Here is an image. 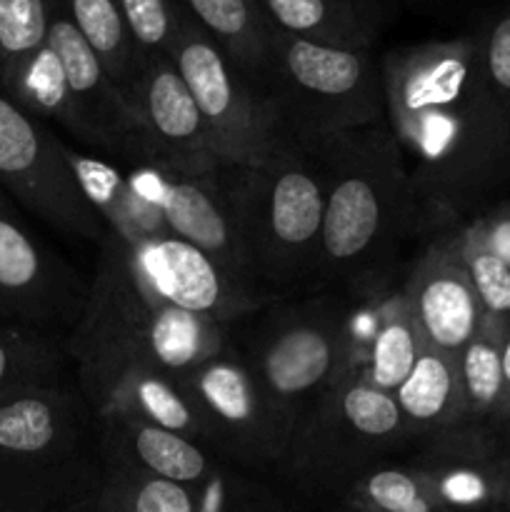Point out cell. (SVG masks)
<instances>
[{
	"label": "cell",
	"mask_w": 510,
	"mask_h": 512,
	"mask_svg": "<svg viewBox=\"0 0 510 512\" xmlns=\"http://www.w3.org/2000/svg\"><path fill=\"white\" fill-rule=\"evenodd\" d=\"M385 120L403 150L418 233L465 223L510 170V120L483 83L475 33L400 45L380 58Z\"/></svg>",
	"instance_id": "cell-1"
},
{
	"label": "cell",
	"mask_w": 510,
	"mask_h": 512,
	"mask_svg": "<svg viewBox=\"0 0 510 512\" xmlns=\"http://www.w3.org/2000/svg\"><path fill=\"white\" fill-rule=\"evenodd\" d=\"M323 178V233L315 275L365 288L400 238L418 233L413 183L388 120L325 143L313 155Z\"/></svg>",
	"instance_id": "cell-2"
},
{
	"label": "cell",
	"mask_w": 510,
	"mask_h": 512,
	"mask_svg": "<svg viewBox=\"0 0 510 512\" xmlns=\"http://www.w3.org/2000/svg\"><path fill=\"white\" fill-rule=\"evenodd\" d=\"M98 418L78 380L55 378L0 400V490L48 510L98 495Z\"/></svg>",
	"instance_id": "cell-3"
},
{
	"label": "cell",
	"mask_w": 510,
	"mask_h": 512,
	"mask_svg": "<svg viewBox=\"0 0 510 512\" xmlns=\"http://www.w3.org/2000/svg\"><path fill=\"white\" fill-rule=\"evenodd\" d=\"M225 345L228 325L155 303L98 248L95 278L65 353L75 363L120 360L183 380Z\"/></svg>",
	"instance_id": "cell-4"
},
{
	"label": "cell",
	"mask_w": 510,
	"mask_h": 512,
	"mask_svg": "<svg viewBox=\"0 0 510 512\" xmlns=\"http://www.w3.org/2000/svg\"><path fill=\"white\" fill-rule=\"evenodd\" d=\"M218 183L258 288L315 275L325 198L313 155L285 148L258 165H220Z\"/></svg>",
	"instance_id": "cell-5"
},
{
	"label": "cell",
	"mask_w": 510,
	"mask_h": 512,
	"mask_svg": "<svg viewBox=\"0 0 510 512\" xmlns=\"http://www.w3.org/2000/svg\"><path fill=\"white\" fill-rule=\"evenodd\" d=\"M265 95L288 143L308 155L338 135L385 123L383 75L373 50L328 48L275 28Z\"/></svg>",
	"instance_id": "cell-6"
},
{
	"label": "cell",
	"mask_w": 510,
	"mask_h": 512,
	"mask_svg": "<svg viewBox=\"0 0 510 512\" xmlns=\"http://www.w3.org/2000/svg\"><path fill=\"white\" fill-rule=\"evenodd\" d=\"M408 443L413 435L393 395L350 370L305 410L278 470L308 493L340 498Z\"/></svg>",
	"instance_id": "cell-7"
},
{
	"label": "cell",
	"mask_w": 510,
	"mask_h": 512,
	"mask_svg": "<svg viewBox=\"0 0 510 512\" xmlns=\"http://www.w3.org/2000/svg\"><path fill=\"white\" fill-rule=\"evenodd\" d=\"M168 58L195 98L220 163L258 165L293 148L268 95L240 73L185 10H180L178 35Z\"/></svg>",
	"instance_id": "cell-8"
},
{
	"label": "cell",
	"mask_w": 510,
	"mask_h": 512,
	"mask_svg": "<svg viewBox=\"0 0 510 512\" xmlns=\"http://www.w3.org/2000/svg\"><path fill=\"white\" fill-rule=\"evenodd\" d=\"M245 360L295 433L315 398L353 368L350 310L333 300H310L270 315Z\"/></svg>",
	"instance_id": "cell-9"
},
{
	"label": "cell",
	"mask_w": 510,
	"mask_h": 512,
	"mask_svg": "<svg viewBox=\"0 0 510 512\" xmlns=\"http://www.w3.org/2000/svg\"><path fill=\"white\" fill-rule=\"evenodd\" d=\"M210 435V453L245 470L278 468L293 425L260 388L243 353L225 345L180 380Z\"/></svg>",
	"instance_id": "cell-10"
},
{
	"label": "cell",
	"mask_w": 510,
	"mask_h": 512,
	"mask_svg": "<svg viewBox=\"0 0 510 512\" xmlns=\"http://www.w3.org/2000/svg\"><path fill=\"white\" fill-rule=\"evenodd\" d=\"M0 188L53 228L100 245L108 235L65 158L60 140L40 118L0 90Z\"/></svg>",
	"instance_id": "cell-11"
},
{
	"label": "cell",
	"mask_w": 510,
	"mask_h": 512,
	"mask_svg": "<svg viewBox=\"0 0 510 512\" xmlns=\"http://www.w3.org/2000/svg\"><path fill=\"white\" fill-rule=\"evenodd\" d=\"M98 248L155 303L225 325L248 318L263 303L260 290L235 280L215 260L175 235L125 245L108 233Z\"/></svg>",
	"instance_id": "cell-12"
},
{
	"label": "cell",
	"mask_w": 510,
	"mask_h": 512,
	"mask_svg": "<svg viewBox=\"0 0 510 512\" xmlns=\"http://www.w3.org/2000/svg\"><path fill=\"white\" fill-rule=\"evenodd\" d=\"M88 288L68 263L50 253L0 188V320L53 335L75 325Z\"/></svg>",
	"instance_id": "cell-13"
},
{
	"label": "cell",
	"mask_w": 510,
	"mask_h": 512,
	"mask_svg": "<svg viewBox=\"0 0 510 512\" xmlns=\"http://www.w3.org/2000/svg\"><path fill=\"white\" fill-rule=\"evenodd\" d=\"M125 173L138 193L160 210L175 238L198 248L235 280L260 290L250 270L233 210L218 183V170L210 175H195L180 173L168 165L140 163Z\"/></svg>",
	"instance_id": "cell-14"
},
{
	"label": "cell",
	"mask_w": 510,
	"mask_h": 512,
	"mask_svg": "<svg viewBox=\"0 0 510 512\" xmlns=\"http://www.w3.org/2000/svg\"><path fill=\"white\" fill-rule=\"evenodd\" d=\"M128 105L148 143V163L195 175H210L223 165L195 98L168 55L140 58Z\"/></svg>",
	"instance_id": "cell-15"
},
{
	"label": "cell",
	"mask_w": 510,
	"mask_h": 512,
	"mask_svg": "<svg viewBox=\"0 0 510 512\" xmlns=\"http://www.w3.org/2000/svg\"><path fill=\"white\" fill-rule=\"evenodd\" d=\"M75 380L95 418H130L178 433L210 450V435L180 380L120 360L75 363Z\"/></svg>",
	"instance_id": "cell-16"
},
{
	"label": "cell",
	"mask_w": 510,
	"mask_h": 512,
	"mask_svg": "<svg viewBox=\"0 0 510 512\" xmlns=\"http://www.w3.org/2000/svg\"><path fill=\"white\" fill-rule=\"evenodd\" d=\"M510 445L490 423H465L420 440L410 463L450 512H490Z\"/></svg>",
	"instance_id": "cell-17"
},
{
	"label": "cell",
	"mask_w": 510,
	"mask_h": 512,
	"mask_svg": "<svg viewBox=\"0 0 510 512\" xmlns=\"http://www.w3.org/2000/svg\"><path fill=\"white\" fill-rule=\"evenodd\" d=\"M403 295L425 345L455 358L483 320L480 300L448 230L428 238L410 268Z\"/></svg>",
	"instance_id": "cell-18"
},
{
	"label": "cell",
	"mask_w": 510,
	"mask_h": 512,
	"mask_svg": "<svg viewBox=\"0 0 510 512\" xmlns=\"http://www.w3.org/2000/svg\"><path fill=\"white\" fill-rule=\"evenodd\" d=\"M360 290L368 295V305L358 313H350V370L393 395L425 350L423 333L415 323L403 288L388 290L383 283H375Z\"/></svg>",
	"instance_id": "cell-19"
},
{
	"label": "cell",
	"mask_w": 510,
	"mask_h": 512,
	"mask_svg": "<svg viewBox=\"0 0 510 512\" xmlns=\"http://www.w3.org/2000/svg\"><path fill=\"white\" fill-rule=\"evenodd\" d=\"M270 23L293 38L343 50H373L400 0H258Z\"/></svg>",
	"instance_id": "cell-20"
},
{
	"label": "cell",
	"mask_w": 510,
	"mask_h": 512,
	"mask_svg": "<svg viewBox=\"0 0 510 512\" xmlns=\"http://www.w3.org/2000/svg\"><path fill=\"white\" fill-rule=\"evenodd\" d=\"M98 453L183 488L200 483L220 460L195 440L115 415L98 418Z\"/></svg>",
	"instance_id": "cell-21"
},
{
	"label": "cell",
	"mask_w": 510,
	"mask_h": 512,
	"mask_svg": "<svg viewBox=\"0 0 510 512\" xmlns=\"http://www.w3.org/2000/svg\"><path fill=\"white\" fill-rule=\"evenodd\" d=\"M65 158L90 208L120 243L133 245L173 235L160 210L138 193L128 173L118 165H110L108 160L90 153H80L68 143H65Z\"/></svg>",
	"instance_id": "cell-22"
},
{
	"label": "cell",
	"mask_w": 510,
	"mask_h": 512,
	"mask_svg": "<svg viewBox=\"0 0 510 512\" xmlns=\"http://www.w3.org/2000/svg\"><path fill=\"white\" fill-rule=\"evenodd\" d=\"M413 440L465 425L458 358L425 345L408 378L393 393Z\"/></svg>",
	"instance_id": "cell-23"
},
{
	"label": "cell",
	"mask_w": 510,
	"mask_h": 512,
	"mask_svg": "<svg viewBox=\"0 0 510 512\" xmlns=\"http://www.w3.org/2000/svg\"><path fill=\"white\" fill-rule=\"evenodd\" d=\"M175 3L223 48L240 73L265 93L270 38L275 25L263 13L258 0H175Z\"/></svg>",
	"instance_id": "cell-24"
},
{
	"label": "cell",
	"mask_w": 510,
	"mask_h": 512,
	"mask_svg": "<svg viewBox=\"0 0 510 512\" xmlns=\"http://www.w3.org/2000/svg\"><path fill=\"white\" fill-rule=\"evenodd\" d=\"M510 333L508 318L483 315L473 338L458 353L465 423H493L503 398V355Z\"/></svg>",
	"instance_id": "cell-25"
},
{
	"label": "cell",
	"mask_w": 510,
	"mask_h": 512,
	"mask_svg": "<svg viewBox=\"0 0 510 512\" xmlns=\"http://www.w3.org/2000/svg\"><path fill=\"white\" fill-rule=\"evenodd\" d=\"M345 512H450L410 460H383L340 495Z\"/></svg>",
	"instance_id": "cell-26"
},
{
	"label": "cell",
	"mask_w": 510,
	"mask_h": 512,
	"mask_svg": "<svg viewBox=\"0 0 510 512\" xmlns=\"http://www.w3.org/2000/svg\"><path fill=\"white\" fill-rule=\"evenodd\" d=\"M5 95L15 100L23 110L30 115L45 120H55L60 128L68 130L75 140L85 143V128L80 120L78 105H75L73 95H70L68 85H65L60 65L55 60L53 50L45 48L35 53L25 65H20L3 85H0Z\"/></svg>",
	"instance_id": "cell-27"
},
{
	"label": "cell",
	"mask_w": 510,
	"mask_h": 512,
	"mask_svg": "<svg viewBox=\"0 0 510 512\" xmlns=\"http://www.w3.org/2000/svg\"><path fill=\"white\" fill-rule=\"evenodd\" d=\"M63 5L128 103L130 85L143 55L130 38L118 0H63Z\"/></svg>",
	"instance_id": "cell-28"
},
{
	"label": "cell",
	"mask_w": 510,
	"mask_h": 512,
	"mask_svg": "<svg viewBox=\"0 0 510 512\" xmlns=\"http://www.w3.org/2000/svg\"><path fill=\"white\" fill-rule=\"evenodd\" d=\"M95 500L103 512H198L188 488L103 455Z\"/></svg>",
	"instance_id": "cell-29"
},
{
	"label": "cell",
	"mask_w": 510,
	"mask_h": 512,
	"mask_svg": "<svg viewBox=\"0 0 510 512\" xmlns=\"http://www.w3.org/2000/svg\"><path fill=\"white\" fill-rule=\"evenodd\" d=\"M65 355L55 335L0 320V400L30 385L63 378Z\"/></svg>",
	"instance_id": "cell-30"
},
{
	"label": "cell",
	"mask_w": 510,
	"mask_h": 512,
	"mask_svg": "<svg viewBox=\"0 0 510 512\" xmlns=\"http://www.w3.org/2000/svg\"><path fill=\"white\" fill-rule=\"evenodd\" d=\"M188 490L198 512H295L273 488L225 460H218V465Z\"/></svg>",
	"instance_id": "cell-31"
},
{
	"label": "cell",
	"mask_w": 510,
	"mask_h": 512,
	"mask_svg": "<svg viewBox=\"0 0 510 512\" xmlns=\"http://www.w3.org/2000/svg\"><path fill=\"white\" fill-rule=\"evenodd\" d=\"M50 0H0V85L45 48Z\"/></svg>",
	"instance_id": "cell-32"
},
{
	"label": "cell",
	"mask_w": 510,
	"mask_h": 512,
	"mask_svg": "<svg viewBox=\"0 0 510 512\" xmlns=\"http://www.w3.org/2000/svg\"><path fill=\"white\" fill-rule=\"evenodd\" d=\"M448 233L460 263L468 270L483 315L510 320V265L498 258L488 245L480 243L465 223L455 225Z\"/></svg>",
	"instance_id": "cell-33"
},
{
	"label": "cell",
	"mask_w": 510,
	"mask_h": 512,
	"mask_svg": "<svg viewBox=\"0 0 510 512\" xmlns=\"http://www.w3.org/2000/svg\"><path fill=\"white\" fill-rule=\"evenodd\" d=\"M483 83L505 118L510 120V0L473 30Z\"/></svg>",
	"instance_id": "cell-34"
},
{
	"label": "cell",
	"mask_w": 510,
	"mask_h": 512,
	"mask_svg": "<svg viewBox=\"0 0 510 512\" xmlns=\"http://www.w3.org/2000/svg\"><path fill=\"white\" fill-rule=\"evenodd\" d=\"M118 5L140 55L170 53L180 23L175 0H118Z\"/></svg>",
	"instance_id": "cell-35"
},
{
	"label": "cell",
	"mask_w": 510,
	"mask_h": 512,
	"mask_svg": "<svg viewBox=\"0 0 510 512\" xmlns=\"http://www.w3.org/2000/svg\"><path fill=\"white\" fill-rule=\"evenodd\" d=\"M510 423V333L505 340V355H503V398H500L498 413H495L493 423L490 425H503Z\"/></svg>",
	"instance_id": "cell-36"
},
{
	"label": "cell",
	"mask_w": 510,
	"mask_h": 512,
	"mask_svg": "<svg viewBox=\"0 0 510 512\" xmlns=\"http://www.w3.org/2000/svg\"><path fill=\"white\" fill-rule=\"evenodd\" d=\"M490 512H510V455H508V463H505L503 478H500L498 498H495V505Z\"/></svg>",
	"instance_id": "cell-37"
},
{
	"label": "cell",
	"mask_w": 510,
	"mask_h": 512,
	"mask_svg": "<svg viewBox=\"0 0 510 512\" xmlns=\"http://www.w3.org/2000/svg\"><path fill=\"white\" fill-rule=\"evenodd\" d=\"M495 428H498V433L503 435V440L505 443L510 445V423H503V425H495Z\"/></svg>",
	"instance_id": "cell-38"
},
{
	"label": "cell",
	"mask_w": 510,
	"mask_h": 512,
	"mask_svg": "<svg viewBox=\"0 0 510 512\" xmlns=\"http://www.w3.org/2000/svg\"><path fill=\"white\" fill-rule=\"evenodd\" d=\"M508 265H510V260H508Z\"/></svg>",
	"instance_id": "cell-39"
}]
</instances>
